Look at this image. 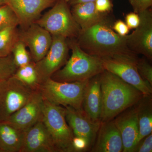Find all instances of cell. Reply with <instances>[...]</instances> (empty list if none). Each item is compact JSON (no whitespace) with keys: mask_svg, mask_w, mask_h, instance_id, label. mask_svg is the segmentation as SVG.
<instances>
[{"mask_svg":"<svg viewBox=\"0 0 152 152\" xmlns=\"http://www.w3.org/2000/svg\"><path fill=\"white\" fill-rule=\"evenodd\" d=\"M113 23L107 16L92 26L81 30L76 39L79 46L87 53L101 59L132 53L127 47L125 37L119 35L113 30Z\"/></svg>","mask_w":152,"mask_h":152,"instance_id":"6da1fadb","label":"cell"},{"mask_svg":"<svg viewBox=\"0 0 152 152\" xmlns=\"http://www.w3.org/2000/svg\"><path fill=\"white\" fill-rule=\"evenodd\" d=\"M100 78L102 100L101 122L113 120L144 96L135 87L108 71L101 73Z\"/></svg>","mask_w":152,"mask_h":152,"instance_id":"7a4b0ae2","label":"cell"},{"mask_svg":"<svg viewBox=\"0 0 152 152\" xmlns=\"http://www.w3.org/2000/svg\"><path fill=\"white\" fill-rule=\"evenodd\" d=\"M72 55L65 65L51 78L60 82L84 81L100 75L105 70L102 59L83 50L76 39L68 40Z\"/></svg>","mask_w":152,"mask_h":152,"instance_id":"3957f363","label":"cell"},{"mask_svg":"<svg viewBox=\"0 0 152 152\" xmlns=\"http://www.w3.org/2000/svg\"><path fill=\"white\" fill-rule=\"evenodd\" d=\"M88 81L66 83L49 78L43 82L39 91L44 99L52 104L83 110L84 95Z\"/></svg>","mask_w":152,"mask_h":152,"instance_id":"277c9868","label":"cell"},{"mask_svg":"<svg viewBox=\"0 0 152 152\" xmlns=\"http://www.w3.org/2000/svg\"><path fill=\"white\" fill-rule=\"evenodd\" d=\"M44 100L42 121L58 152H74V135L66 120L65 107Z\"/></svg>","mask_w":152,"mask_h":152,"instance_id":"5b68a950","label":"cell"},{"mask_svg":"<svg viewBox=\"0 0 152 152\" xmlns=\"http://www.w3.org/2000/svg\"><path fill=\"white\" fill-rule=\"evenodd\" d=\"M66 0H57L52 8L41 16L35 23L52 36L76 39L81 29L75 20Z\"/></svg>","mask_w":152,"mask_h":152,"instance_id":"8992f818","label":"cell"},{"mask_svg":"<svg viewBox=\"0 0 152 152\" xmlns=\"http://www.w3.org/2000/svg\"><path fill=\"white\" fill-rule=\"evenodd\" d=\"M138 58L133 53H124L102 59L105 70L118 77L139 90L144 96H151L152 86L144 80L138 72Z\"/></svg>","mask_w":152,"mask_h":152,"instance_id":"52a82bcc","label":"cell"},{"mask_svg":"<svg viewBox=\"0 0 152 152\" xmlns=\"http://www.w3.org/2000/svg\"><path fill=\"white\" fill-rule=\"evenodd\" d=\"M34 91L13 76L0 81V122L7 121L27 102Z\"/></svg>","mask_w":152,"mask_h":152,"instance_id":"ba28073f","label":"cell"},{"mask_svg":"<svg viewBox=\"0 0 152 152\" xmlns=\"http://www.w3.org/2000/svg\"><path fill=\"white\" fill-rule=\"evenodd\" d=\"M139 26L126 37V45L130 51L143 55L147 59H152V12L148 9L139 13Z\"/></svg>","mask_w":152,"mask_h":152,"instance_id":"9c48e42d","label":"cell"},{"mask_svg":"<svg viewBox=\"0 0 152 152\" xmlns=\"http://www.w3.org/2000/svg\"><path fill=\"white\" fill-rule=\"evenodd\" d=\"M52 37L53 41L48 51L42 59L35 63L44 81L64 66L68 60L69 48L68 39L61 36Z\"/></svg>","mask_w":152,"mask_h":152,"instance_id":"30bf717a","label":"cell"},{"mask_svg":"<svg viewBox=\"0 0 152 152\" xmlns=\"http://www.w3.org/2000/svg\"><path fill=\"white\" fill-rule=\"evenodd\" d=\"M19 38L29 49L33 61L35 63L45 56L53 41L52 35L35 23L19 29Z\"/></svg>","mask_w":152,"mask_h":152,"instance_id":"8fae6325","label":"cell"},{"mask_svg":"<svg viewBox=\"0 0 152 152\" xmlns=\"http://www.w3.org/2000/svg\"><path fill=\"white\" fill-rule=\"evenodd\" d=\"M44 101L39 91H35L27 102L6 121L20 130L26 132L42 120Z\"/></svg>","mask_w":152,"mask_h":152,"instance_id":"7c38bea8","label":"cell"},{"mask_svg":"<svg viewBox=\"0 0 152 152\" xmlns=\"http://www.w3.org/2000/svg\"><path fill=\"white\" fill-rule=\"evenodd\" d=\"M57 0H5L6 4L13 11L20 29L35 23L46 9L52 7Z\"/></svg>","mask_w":152,"mask_h":152,"instance_id":"4fadbf2b","label":"cell"},{"mask_svg":"<svg viewBox=\"0 0 152 152\" xmlns=\"http://www.w3.org/2000/svg\"><path fill=\"white\" fill-rule=\"evenodd\" d=\"M66 118L74 136L84 139L89 147L92 146L101 122H96L88 116L83 110L65 107Z\"/></svg>","mask_w":152,"mask_h":152,"instance_id":"5bb4252c","label":"cell"},{"mask_svg":"<svg viewBox=\"0 0 152 152\" xmlns=\"http://www.w3.org/2000/svg\"><path fill=\"white\" fill-rule=\"evenodd\" d=\"M20 152H58L42 120L25 132Z\"/></svg>","mask_w":152,"mask_h":152,"instance_id":"9a60e30c","label":"cell"},{"mask_svg":"<svg viewBox=\"0 0 152 152\" xmlns=\"http://www.w3.org/2000/svg\"><path fill=\"white\" fill-rule=\"evenodd\" d=\"M115 117L114 122L119 131L123 145V152H132L138 140V122L135 105Z\"/></svg>","mask_w":152,"mask_h":152,"instance_id":"2e32d148","label":"cell"},{"mask_svg":"<svg viewBox=\"0 0 152 152\" xmlns=\"http://www.w3.org/2000/svg\"><path fill=\"white\" fill-rule=\"evenodd\" d=\"M123 151L121 137L114 120L101 122L91 151L121 152Z\"/></svg>","mask_w":152,"mask_h":152,"instance_id":"e0dca14e","label":"cell"},{"mask_svg":"<svg viewBox=\"0 0 152 152\" xmlns=\"http://www.w3.org/2000/svg\"><path fill=\"white\" fill-rule=\"evenodd\" d=\"M100 75L89 80L85 90L83 103L84 111L96 122H101L102 100Z\"/></svg>","mask_w":152,"mask_h":152,"instance_id":"ac0fdd59","label":"cell"},{"mask_svg":"<svg viewBox=\"0 0 152 152\" xmlns=\"http://www.w3.org/2000/svg\"><path fill=\"white\" fill-rule=\"evenodd\" d=\"M71 12L81 30L96 24L107 17V14L98 12L94 2L81 3L72 6Z\"/></svg>","mask_w":152,"mask_h":152,"instance_id":"d6986e66","label":"cell"},{"mask_svg":"<svg viewBox=\"0 0 152 152\" xmlns=\"http://www.w3.org/2000/svg\"><path fill=\"white\" fill-rule=\"evenodd\" d=\"M25 132L8 122H0V152H20Z\"/></svg>","mask_w":152,"mask_h":152,"instance_id":"ffe728a7","label":"cell"},{"mask_svg":"<svg viewBox=\"0 0 152 152\" xmlns=\"http://www.w3.org/2000/svg\"><path fill=\"white\" fill-rule=\"evenodd\" d=\"M135 107L139 125L138 142L152 133L151 95L144 96L135 104Z\"/></svg>","mask_w":152,"mask_h":152,"instance_id":"44dd1931","label":"cell"},{"mask_svg":"<svg viewBox=\"0 0 152 152\" xmlns=\"http://www.w3.org/2000/svg\"><path fill=\"white\" fill-rule=\"evenodd\" d=\"M13 76L34 91H39L44 82L37 69L35 62L34 61L18 68Z\"/></svg>","mask_w":152,"mask_h":152,"instance_id":"7402d4cb","label":"cell"},{"mask_svg":"<svg viewBox=\"0 0 152 152\" xmlns=\"http://www.w3.org/2000/svg\"><path fill=\"white\" fill-rule=\"evenodd\" d=\"M19 39L18 26H12L0 31V57H7L11 55Z\"/></svg>","mask_w":152,"mask_h":152,"instance_id":"603a6c76","label":"cell"},{"mask_svg":"<svg viewBox=\"0 0 152 152\" xmlns=\"http://www.w3.org/2000/svg\"><path fill=\"white\" fill-rule=\"evenodd\" d=\"M12 54L14 62L18 68L26 65L33 61L31 54L27 50L26 45L20 39L15 45Z\"/></svg>","mask_w":152,"mask_h":152,"instance_id":"cb8c5ba5","label":"cell"},{"mask_svg":"<svg viewBox=\"0 0 152 152\" xmlns=\"http://www.w3.org/2000/svg\"><path fill=\"white\" fill-rule=\"evenodd\" d=\"M19 26V22L13 11L8 5L0 6V31L12 26Z\"/></svg>","mask_w":152,"mask_h":152,"instance_id":"d4e9b609","label":"cell"},{"mask_svg":"<svg viewBox=\"0 0 152 152\" xmlns=\"http://www.w3.org/2000/svg\"><path fill=\"white\" fill-rule=\"evenodd\" d=\"M17 69L12 54L7 57H0V81L12 77Z\"/></svg>","mask_w":152,"mask_h":152,"instance_id":"484cf974","label":"cell"},{"mask_svg":"<svg viewBox=\"0 0 152 152\" xmlns=\"http://www.w3.org/2000/svg\"><path fill=\"white\" fill-rule=\"evenodd\" d=\"M137 67L141 77L152 86V67L146 58L138 59Z\"/></svg>","mask_w":152,"mask_h":152,"instance_id":"4316f807","label":"cell"},{"mask_svg":"<svg viewBox=\"0 0 152 152\" xmlns=\"http://www.w3.org/2000/svg\"><path fill=\"white\" fill-rule=\"evenodd\" d=\"M152 134L143 138L138 142L132 152H152Z\"/></svg>","mask_w":152,"mask_h":152,"instance_id":"83f0119b","label":"cell"},{"mask_svg":"<svg viewBox=\"0 0 152 152\" xmlns=\"http://www.w3.org/2000/svg\"><path fill=\"white\" fill-rule=\"evenodd\" d=\"M133 10L137 13L150 9L152 5V0H129Z\"/></svg>","mask_w":152,"mask_h":152,"instance_id":"f1b7e54d","label":"cell"},{"mask_svg":"<svg viewBox=\"0 0 152 152\" xmlns=\"http://www.w3.org/2000/svg\"><path fill=\"white\" fill-rule=\"evenodd\" d=\"M95 8L98 12L108 14L111 11L113 4L111 0H95Z\"/></svg>","mask_w":152,"mask_h":152,"instance_id":"f546056e","label":"cell"},{"mask_svg":"<svg viewBox=\"0 0 152 152\" xmlns=\"http://www.w3.org/2000/svg\"><path fill=\"white\" fill-rule=\"evenodd\" d=\"M140 22L139 14L135 12L129 13L125 17V23L130 29L136 28L139 26Z\"/></svg>","mask_w":152,"mask_h":152,"instance_id":"4dcf8cb0","label":"cell"},{"mask_svg":"<svg viewBox=\"0 0 152 152\" xmlns=\"http://www.w3.org/2000/svg\"><path fill=\"white\" fill-rule=\"evenodd\" d=\"M113 30L119 35L126 37L129 32L130 29L125 22L121 20L114 22L112 26Z\"/></svg>","mask_w":152,"mask_h":152,"instance_id":"1f68e13d","label":"cell"},{"mask_svg":"<svg viewBox=\"0 0 152 152\" xmlns=\"http://www.w3.org/2000/svg\"><path fill=\"white\" fill-rule=\"evenodd\" d=\"M72 146L74 152L84 151L89 148L86 140L75 136L73 139Z\"/></svg>","mask_w":152,"mask_h":152,"instance_id":"d6a6232c","label":"cell"},{"mask_svg":"<svg viewBox=\"0 0 152 152\" xmlns=\"http://www.w3.org/2000/svg\"><path fill=\"white\" fill-rule=\"evenodd\" d=\"M66 1L69 5L72 7L75 5L81 4V3L94 2L95 0H66Z\"/></svg>","mask_w":152,"mask_h":152,"instance_id":"836d02e7","label":"cell"},{"mask_svg":"<svg viewBox=\"0 0 152 152\" xmlns=\"http://www.w3.org/2000/svg\"><path fill=\"white\" fill-rule=\"evenodd\" d=\"M5 0H0V6L5 4Z\"/></svg>","mask_w":152,"mask_h":152,"instance_id":"e575fe53","label":"cell"}]
</instances>
